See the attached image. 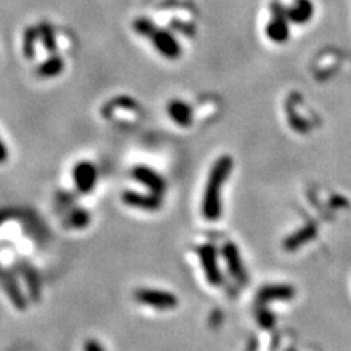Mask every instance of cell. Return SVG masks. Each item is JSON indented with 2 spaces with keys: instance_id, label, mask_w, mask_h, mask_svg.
Here are the masks:
<instances>
[{
  "instance_id": "5bb4252c",
  "label": "cell",
  "mask_w": 351,
  "mask_h": 351,
  "mask_svg": "<svg viewBox=\"0 0 351 351\" xmlns=\"http://www.w3.org/2000/svg\"><path fill=\"white\" fill-rule=\"evenodd\" d=\"M267 34L272 41H276V43H282L287 40L289 27H287V19H285L284 15L282 16L278 15L269 22Z\"/></svg>"
},
{
  "instance_id": "ffe728a7",
  "label": "cell",
  "mask_w": 351,
  "mask_h": 351,
  "mask_svg": "<svg viewBox=\"0 0 351 351\" xmlns=\"http://www.w3.org/2000/svg\"><path fill=\"white\" fill-rule=\"evenodd\" d=\"M84 351H104L103 350V347L98 344L97 341H93V343H88L86 346H85V350Z\"/></svg>"
},
{
  "instance_id": "e0dca14e",
  "label": "cell",
  "mask_w": 351,
  "mask_h": 351,
  "mask_svg": "<svg viewBox=\"0 0 351 351\" xmlns=\"http://www.w3.org/2000/svg\"><path fill=\"white\" fill-rule=\"evenodd\" d=\"M37 38H38V29L28 28L27 32H25V36H24V41H22V51H24V54L28 59L34 56L36 40Z\"/></svg>"
},
{
  "instance_id": "277c9868",
  "label": "cell",
  "mask_w": 351,
  "mask_h": 351,
  "mask_svg": "<svg viewBox=\"0 0 351 351\" xmlns=\"http://www.w3.org/2000/svg\"><path fill=\"white\" fill-rule=\"evenodd\" d=\"M197 256H199L201 265L204 268L205 277L211 285H219L223 282L221 272L218 268V261H217V250L213 245H204L197 249Z\"/></svg>"
},
{
  "instance_id": "4fadbf2b",
  "label": "cell",
  "mask_w": 351,
  "mask_h": 351,
  "mask_svg": "<svg viewBox=\"0 0 351 351\" xmlns=\"http://www.w3.org/2000/svg\"><path fill=\"white\" fill-rule=\"evenodd\" d=\"M64 69V62L63 59L59 56V54H51V56L44 60L40 68H38V75L41 78H54V76H58L63 72Z\"/></svg>"
},
{
  "instance_id": "52a82bcc",
  "label": "cell",
  "mask_w": 351,
  "mask_h": 351,
  "mask_svg": "<svg viewBox=\"0 0 351 351\" xmlns=\"http://www.w3.org/2000/svg\"><path fill=\"white\" fill-rule=\"evenodd\" d=\"M122 201L126 206L138 208V210L156 211L161 206V197L158 195H147L136 191H125L122 193Z\"/></svg>"
},
{
  "instance_id": "7a4b0ae2",
  "label": "cell",
  "mask_w": 351,
  "mask_h": 351,
  "mask_svg": "<svg viewBox=\"0 0 351 351\" xmlns=\"http://www.w3.org/2000/svg\"><path fill=\"white\" fill-rule=\"evenodd\" d=\"M134 302L156 311H173L179 304V299L173 293L152 287H138L134 291Z\"/></svg>"
},
{
  "instance_id": "d6986e66",
  "label": "cell",
  "mask_w": 351,
  "mask_h": 351,
  "mask_svg": "<svg viewBox=\"0 0 351 351\" xmlns=\"http://www.w3.org/2000/svg\"><path fill=\"white\" fill-rule=\"evenodd\" d=\"M9 158V152H8V147L5 145V142L0 138V164L6 162Z\"/></svg>"
},
{
  "instance_id": "2e32d148",
  "label": "cell",
  "mask_w": 351,
  "mask_h": 351,
  "mask_svg": "<svg viewBox=\"0 0 351 351\" xmlns=\"http://www.w3.org/2000/svg\"><path fill=\"white\" fill-rule=\"evenodd\" d=\"M156 29H157L156 24H154V22L149 18L141 16V18H136L134 21V31L141 37L149 38L152 36V32L156 31Z\"/></svg>"
},
{
  "instance_id": "5b68a950",
  "label": "cell",
  "mask_w": 351,
  "mask_h": 351,
  "mask_svg": "<svg viewBox=\"0 0 351 351\" xmlns=\"http://www.w3.org/2000/svg\"><path fill=\"white\" fill-rule=\"evenodd\" d=\"M132 178H134L138 183L154 193L161 196L164 192H166V180H164L161 176L147 166H136L132 169Z\"/></svg>"
},
{
  "instance_id": "8992f818",
  "label": "cell",
  "mask_w": 351,
  "mask_h": 351,
  "mask_svg": "<svg viewBox=\"0 0 351 351\" xmlns=\"http://www.w3.org/2000/svg\"><path fill=\"white\" fill-rule=\"evenodd\" d=\"M73 182L76 189L82 193H88L94 189L97 183V169L90 161H81L73 167Z\"/></svg>"
},
{
  "instance_id": "9c48e42d",
  "label": "cell",
  "mask_w": 351,
  "mask_h": 351,
  "mask_svg": "<svg viewBox=\"0 0 351 351\" xmlns=\"http://www.w3.org/2000/svg\"><path fill=\"white\" fill-rule=\"evenodd\" d=\"M295 295V290L287 284H271L262 287L258 293L259 303L265 304L274 300H290Z\"/></svg>"
},
{
  "instance_id": "8fae6325",
  "label": "cell",
  "mask_w": 351,
  "mask_h": 351,
  "mask_svg": "<svg viewBox=\"0 0 351 351\" xmlns=\"http://www.w3.org/2000/svg\"><path fill=\"white\" fill-rule=\"evenodd\" d=\"M316 232H317V230L313 224H307V226L299 228L298 232L293 233L291 236H289L287 239L284 240V249L287 252L299 250L302 246H304L306 243H309L312 239H315Z\"/></svg>"
},
{
  "instance_id": "9a60e30c",
  "label": "cell",
  "mask_w": 351,
  "mask_h": 351,
  "mask_svg": "<svg viewBox=\"0 0 351 351\" xmlns=\"http://www.w3.org/2000/svg\"><path fill=\"white\" fill-rule=\"evenodd\" d=\"M37 29H38V38L41 40L44 50L50 54L56 53L58 41H56V34H54L53 27L49 24V22H41Z\"/></svg>"
},
{
  "instance_id": "6da1fadb",
  "label": "cell",
  "mask_w": 351,
  "mask_h": 351,
  "mask_svg": "<svg viewBox=\"0 0 351 351\" xmlns=\"http://www.w3.org/2000/svg\"><path fill=\"white\" fill-rule=\"evenodd\" d=\"M233 169V160L230 156L219 157L208 174L205 191L202 196V215L208 221H217L221 217V189Z\"/></svg>"
},
{
  "instance_id": "3957f363",
  "label": "cell",
  "mask_w": 351,
  "mask_h": 351,
  "mask_svg": "<svg viewBox=\"0 0 351 351\" xmlns=\"http://www.w3.org/2000/svg\"><path fill=\"white\" fill-rule=\"evenodd\" d=\"M154 49H156L162 58H166L169 60H176L180 58L182 54V47L171 32L167 29H160L157 28L152 32V36L149 37Z\"/></svg>"
},
{
  "instance_id": "7c38bea8",
  "label": "cell",
  "mask_w": 351,
  "mask_h": 351,
  "mask_svg": "<svg viewBox=\"0 0 351 351\" xmlns=\"http://www.w3.org/2000/svg\"><path fill=\"white\" fill-rule=\"evenodd\" d=\"M287 15L291 21L298 22V24H303L307 22L313 15V5L311 0H295L294 5L289 9Z\"/></svg>"
},
{
  "instance_id": "ba28073f",
  "label": "cell",
  "mask_w": 351,
  "mask_h": 351,
  "mask_svg": "<svg viewBox=\"0 0 351 351\" xmlns=\"http://www.w3.org/2000/svg\"><path fill=\"white\" fill-rule=\"evenodd\" d=\"M223 255H224V261L227 263V268H228L230 274H232V276L240 284L246 282L247 276H246L243 262H241L240 252H239L236 243H232V241H227V243L223 246Z\"/></svg>"
},
{
  "instance_id": "30bf717a",
  "label": "cell",
  "mask_w": 351,
  "mask_h": 351,
  "mask_svg": "<svg viewBox=\"0 0 351 351\" xmlns=\"http://www.w3.org/2000/svg\"><path fill=\"white\" fill-rule=\"evenodd\" d=\"M167 113L176 125L182 128L191 126L193 120V112L188 103L182 100H171L167 106Z\"/></svg>"
},
{
  "instance_id": "ac0fdd59",
  "label": "cell",
  "mask_w": 351,
  "mask_h": 351,
  "mask_svg": "<svg viewBox=\"0 0 351 351\" xmlns=\"http://www.w3.org/2000/svg\"><path fill=\"white\" fill-rule=\"evenodd\" d=\"M258 321L263 328H272L274 322H276V321H274L272 313L268 309H261L258 312Z\"/></svg>"
}]
</instances>
